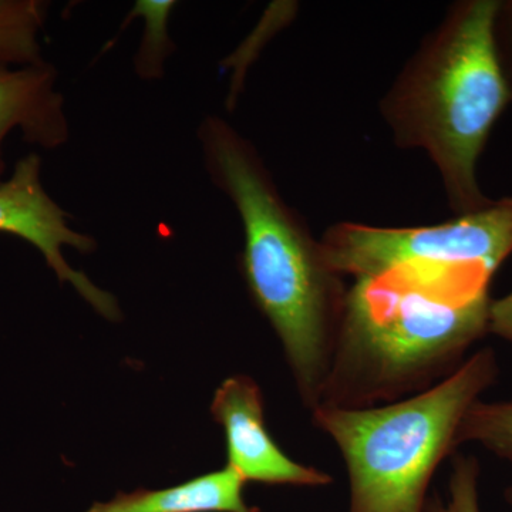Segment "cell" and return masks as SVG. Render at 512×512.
<instances>
[{"label": "cell", "mask_w": 512, "mask_h": 512, "mask_svg": "<svg viewBox=\"0 0 512 512\" xmlns=\"http://www.w3.org/2000/svg\"><path fill=\"white\" fill-rule=\"evenodd\" d=\"M493 276L476 264L412 262L353 279L320 406H382L456 372L488 335Z\"/></svg>", "instance_id": "1"}, {"label": "cell", "mask_w": 512, "mask_h": 512, "mask_svg": "<svg viewBox=\"0 0 512 512\" xmlns=\"http://www.w3.org/2000/svg\"><path fill=\"white\" fill-rule=\"evenodd\" d=\"M198 138L205 168L244 227L241 274L275 330L303 406L322 403L349 286L330 268L308 225L289 207L251 143L217 116Z\"/></svg>", "instance_id": "2"}, {"label": "cell", "mask_w": 512, "mask_h": 512, "mask_svg": "<svg viewBox=\"0 0 512 512\" xmlns=\"http://www.w3.org/2000/svg\"><path fill=\"white\" fill-rule=\"evenodd\" d=\"M497 0L450 9L382 101L397 146L421 148L439 168L457 215L487 205L477 163L511 101L494 42Z\"/></svg>", "instance_id": "3"}, {"label": "cell", "mask_w": 512, "mask_h": 512, "mask_svg": "<svg viewBox=\"0 0 512 512\" xmlns=\"http://www.w3.org/2000/svg\"><path fill=\"white\" fill-rule=\"evenodd\" d=\"M500 373L491 348L474 352L436 386L382 406H319L316 429L345 461L348 512H426L437 468L458 450V431Z\"/></svg>", "instance_id": "4"}, {"label": "cell", "mask_w": 512, "mask_h": 512, "mask_svg": "<svg viewBox=\"0 0 512 512\" xmlns=\"http://www.w3.org/2000/svg\"><path fill=\"white\" fill-rule=\"evenodd\" d=\"M323 255L343 278H367L412 262L476 264L497 271L512 254V198L429 227L333 225L320 239Z\"/></svg>", "instance_id": "5"}, {"label": "cell", "mask_w": 512, "mask_h": 512, "mask_svg": "<svg viewBox=\"0 0 512 512\" xmlns=\"http://www.w3.org/2000/svg\"><path fill=\"white\" fill-rule=\"evenodd\" d=\"M42 161L29 154L16 163L10 178L0 183V234L25 239L46 259L63 284H70L103 318L119 320L121 311L111 293L97 288L83 272L67 264L63 247L89 254L96 241L69 225V214L42 184Z\"/></svg>", "instance_id": "6"}, {"label": "cell", "mask_w": 512, "mask_h": 512, "mask_svg": "<svg viewBox=\"0 0 512 512\" xmlns=\"http://www.w3.org/2000/svg\"><path fill=\"white\" fill-rule=\"evenodd\" d=\"M214 420L224 430L227 466L245 483L328 487L333 477L326 471L292 460L276 444L265 423L261 387L252 377H228L211 403Z\"/></svg>", "instance_id": "7"}, {"label": "cell", "mask_w": 512, "mask_h": 512, "mask_svg": "<svg viewBox=\"0 0 512 512\" xmlns=\"http://www.w3.org/2000/svg\"><path fill=\"white\" fill-rule=\"evenodd\" d=\"M57 73L49 63L37 66H0V183L6 164L2 144L13 130L23 140L47 150L69 141V121L62 93L56 89Z\"/></svg>", "instance_id": "8"}, {"label": "cell", "mask_w": 512, "mask_h": 512, "mask_svg": "<svg viewBox=\"0 0 512 512\" xmlns=\"http://www.w3.org/2000/svg\"><path fill=\"white\" fill-rule=\"evenodd\" d=\"M245 484L225 466L174 487L119 493L84 512H261L245 501Z\"/></svg>", "instance_id": "9"}, {"label": "cell", "mask_w": 512, "mask_h": 512, "mask_svg": "<svg viewBox=\"0 0 512 512\" xmlns=\"http://www.w3.org/2000/svg\"><path fill=\"white\" fill-rule=\"evenodd\" d=\"M47 9V3L40 0H0V66L45 63L39 35Z\"/></svg>", "instance_id": "10"}, {"label": "cell", "mask_w": 512, "mask_h": 512, "mask_svg": "<svg viewBox=\"0 0 512 512\" xmlns=\"http://www.w3.org/2000/svg\"><path fill=\"white\" fill-rule=\"evenodd\" d=\"M457 443L458 447L476 443L512 466V397L474 403L458 431Z\"/></svg>", "instance_id": "11"}, {"label": "cell", "mask_w": 512, "mask_h": 512, "mask_svg": "<svg viewBox=\"0 0 512 512\" xmlns=\"http://www.w3.org/2000/svg\"><path fill=\"white\" fill-rule=\"evenodd\" d=\"M480 463L474 456L454 454L448 480V500L429 498L426 512H481Z\"/></svg>", "instance_id": "12"}, {"label": "cell", "mask_w": 512, "mask_h": 512, "mask_svg": "<svg viewBox=\"0 0 512 512\" xmlns=\"http://www.w3.org/2000/svg\"><path fill=\"white\" fill-rule=\"evenodd\" d=\"M175 2H138V13L146 18L147 28L140 55L137 56V70L140 76L151 79L158 77L165 56L170 55L171 40L168 39V15L174 9Z\"/></svg>", "instance_id": "13"}, {"label": "cell", "mask_w": 512, "mask_h": 512, "mask_svg": "<svg viewBox=\"0 0 512 512\" xmlns=\"http://www.w3.org/2000/svg\"><path fill=\"white\" fill-rule=\"evenodd\" d=\"M494 42L512 100V0L500 2L494 22Z\"/></svg>", "instance_id": "14"}, {"label": "cell", "mask_w": 512, "mask_h": 512, "mask_svg": "<svg viewBox=\"0 0 512 512\" xmlns=\"http://www.w3.org/2000/svg\"><path fill=\"white\" fill-rule=\"evenodd\" d=\"M488 333L512 343V291L504 298L491 299Z\"/></svg>", "instance_id": "15"}, {"label": "cell", "mask_w": 512, "mask_h": 512, "mask_svg": "<svg viewBox=\"0 0 512 512\" xmlns=\"http://www.w3.org/2000/svg\"><path fill=\"white\" fill-rule=\"evenodd\" d=\"M504 500L505 503L510 505L512 510V485H510V487H508L507 490L504 491Z\"/></svg>", "instance_id": "16"}]
</instances>
